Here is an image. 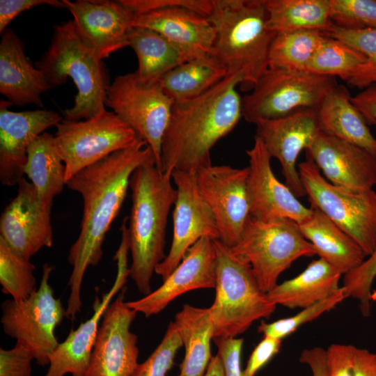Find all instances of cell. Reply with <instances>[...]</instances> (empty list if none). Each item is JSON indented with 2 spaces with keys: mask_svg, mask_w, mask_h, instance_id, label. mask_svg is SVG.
Returning <instances> with one entry per match:
<instances>
[{
  "mask_svg": "<svg viewBox=\"0 0 376 376\" xmlns=\"http://www.w3.org/2000/svg\"><path fill=\"white\" fill-rule=\"evenodd\" d=\"M40 5L65 8L63 1L58 0H1L0 33L2 34L10 22L22 12Z\"/></svg>",
  "mask_w": 376,
  "mask_h": 376,
  "instance_id": "46",
  "label": "cell"
},
{
  "mask_svg": "<svg viewBox=\"0 0 376 376\" xmlns=\"http://www.w3.org/2000/svg\"><path fill=\"white\" fill-rule=\"evenodd\" d=\"M306 152L334 185L355 190L376 186V157L357 146L320 131Z\"/></svg>",
  "mask_w": 376,
  "mask_h": 376,
  "instance_id": "23",
  "label": "cell"
},
{
  "mask_svg": "<svg viewBox=\"0 0 376 376\" xmlns=\"http://www.w3.org/2000/svg\"><path fill=\"white\" fill-rule=\"evenodd\" d=\"M299 362L308 366L313 376H327L325 349L314 347L304 350L299 356Z\"/></svg>",
  "mask_w": 376,
  "mask_h": 376,
  "instance_id": "49",
  "label": "cell"
},
{
  "mask_svg": "<svg viewBox=\"0 0 376 376\" xmlns=\"http://www.w3.org/2000/svg\"><path fill=\"white\" fill-rule=\"evenodd\" d=\"M203 376H224L223 363L218 354L211 358Z\"/></svg>",
  "mask_w": 376,
  "mask_h": 376,
  "instance_id": "51",
  "label": "cell"
},
{
  "mask_svg": "<svg viewBox=\"0 0 376 376\" xmlns=\"http://www.w3.org/2000/svg\"><path fill=\"white\" fill-rule=\"evenodd\" d=\"M310 208L311 214L298 226L317 255L343 275L359 266L366 257L361 246L320 209L312 204Z\"/></svg>",
  "mask_w": 376,
  "mask_h": 376,
  "instance_id": "26",
  "label": "cell"
},
{
  "mask_svg": "<svg viewBox=\"0 0 376 376\" xmlns=\"http://www.w3.org/2000/svg\"><path fill=\"white\" fill-rule=\"evenodd\" d=\"M173 102L159 81H144L134 72L119 75L110 84L105 106L147 143L160 169L162 140Z\"/></svg>",
  "mask_w": 376,
  "mask_h": 376,
  "instance_id": "11",
  "label": "cell"
},
{
  "mask_svg": "<svg viewBox=\"0 0 376 376\" xmlns=\"http://www.w3.org/2000/svg\"><path fill=\"white\" fill-rule=\"evenodd\" d=\"M336 77L307 71L268 68L251 92L242 98V117L256 124L301 109H318L336 86Z\"/></svg>",
  "mask_w": 376,
  "mask_h": 376,
  "instance_id": "9",
  "label": "cell"
},
{
  "mask_svg": "<svg viewBox=\"0 0 376 376\" xmlns=\"http://www.w3.org/2000/svg\"><path fill=\"white\" fill-rule=\"evenodd\" d=\"M52 88L68 77L77 88L73 106L63 111L64 119L82 120L105 109L110 85L107 70L96 52L78 34L72 19L54 27L51 44L37 63Z\"/></svg>",
  "mask_w": 376,
  "mask_h": 376,
  "instance_id": "5",
  "label": "cell"
},
{
  "mask_svg": "<svg viewBox=\"0 0 376 376\" xmlns=\"http://www.w3.org/2000/svg\"><path fill=\"white\" fill-rule=\"evenodd\" d=\"M136 15L167 7H184L205 17L210 13L212 0H120Z\"/></svg>",
  "mask_w": 376,
  "mask_h": 376,
  "instance_id": "43",
  "label": "cell"
},
{
  "mask_svg": "<svg viewBox=\"0 0 376 376\" xmlns=\"http://www.w3.org/2000/svg\"><path fill=\"white\" fill-rule=\"evenodd\" d=\"M173 322L185 350L178 376H203L212 357L210 341L214 327L208 308L185 304L176 313Z\"/></svg>",
  "mask_w": 376,
  "mask_h": 376,
  "instance_id": "30",
  "label": "cell"
},
{
  "mask_svg": "<svg viewBox=\"0 0 376 376\" xmlns=\"http://www.w3.org/2000/svg\"><path fill=\"white\" fill-rule=\"evenodd\" d=\"M326 35L347 44L366 58L347 81L348 84L362 90L376 84V29L347 30L334 25Z\"/></svg>",
  "mask_w": 376,
  "mask_h": 376,
  "instance_id": "37",
  "label": "cell"
},
{
  "mask_svg": "<svg viewBox=\"0 0 376 376\" xmlns=\"http://www.w3.org/2000/svg\"><path fill=\"white\" fill-rule=\"evenodd\" d=\"M232 251L251 265L260 289L267 293L280 275L298 258L316 255L295 221L285 218L260 220L249 217Z\"/></svg>",
  "mask_w": 376,
  "mask_h": 376,
  "instance_id": "7",
  "label": "cell"
},
{
  "mask_svg": "<svg viewBox=\"0 0 376 376\" xmlns=\"http://www.w3.org/2000/svg\"><path fill=\"white\" fill-rule=\"evenodd\" d=\"M171 178L177 190L173 212V240L168 254L155 270L163 281L201 238L219 237L214 215L199 192L196 174L175 170Z\"/></svg>",
  "mask_w": 376,
  "mask_h": 376,
  "instance_id": "14",
  "label": "cell"
},
{
  "mask_svg": "<svg viewBox=\"0 0 376 376\" xmlns=\"http://www.w3.org/2000/svg\"><path fill=\"white\" fill-rule=\"evenodd\" d=\"M352 345L334 343L326 350L327 376H352Z\"/></svg>",
  "mask_w": 376,
  "mask_h": 376,
  "instance_id": "44",
  "label": "cell"
},
{
  "mask_svg": "<svg viewBox=\"0 0 376 376\" xmlns=\"http://www.w3.org/2000/svg\"><path fill=\"white\" fill-rule=\"evenodd\" d=\"M342 275L335 267L319 257L299 274L277 284L267 295L276 306L304 308L337 291L341 287L339 282Z\"/></svg>",
  "mask_w": 376,
  "mask_h": 376,
  "instance_id": "28",
  "label": "cell"
},
{
  "mask_svg": "<svg viewBox=\"0 0 376 376\" xmlns=\"http://www.w3.org/2000/svg\"><path fill=\"white\" fill-rule=\"evenodd\" d=\"M267 27L276 33L319 30L327 34L334 24L329 0H265Z\"/></svg>",
  "mask_w": 376,
  "mask_h": 376,
  "instance_id": "32",
  "label": "cell"
},
{
  "mask_svg": "<svg viewBox=\"0 0 376 376\" xmlns=\"http://www.w3.org/2000/svg\"><path fill=\"white\" fill-rule=\"evenodd\" d=\"M282 340L264 336L257 345L243 370L244 376H255L276 354L281 347Z\"/></svg>",
  "mask_w": 376,
  "mask_h": 376,
  "instance_id": "47",
  "label": "cell"
},
{
  "mask_svg": "<svg viewBox=\"0 0 376 376\" xmlns=\"http://www.w3.org/2000/svg\"><path fill=\"white\" fill-rule=\"evenodd\" d=\"M248 167L210 165L196 173L199 192L212 211L219 240L229 247L240 241L250 214Z\"/></svg>",
  "mask_w": 376,
  "mask_h": 376,
  "instance_id": "13",
  "label": "cell"
},
{
  "mask_svg": "<svg viewBox=\"0 0 376 376\" xmlns=\"http://www.w3.org/2000/svg\"><path fill=\"white\" fill-rule=\"evenodd\" d=\"M326 34L319 30L276 33L270 46L268 68L306 71V66Z\"/></svg>",
  "mask_w": 376,
  "mask_h": 376,
  "instance_id": "34",
  "label": "cell"
},
{
  "mask_svg": "<svg viewBox=\"0 0 376 376\" xmlns=\"http://www.w3.org/2000/svg\"><path fill=\"white\" fill-rule=\"evenodd\" d=\"M125 292L102 316L85 376H132L139 364L137 336L130 331L137 312L127 306Z\"/></svg>",
  "mask_w": 376,
  "mask_h": 376,
  "instance_id": "15",
  "label": "cell"
},
{
  "mask_svg": "<svg viewBox=\"0 0 376 376\" xmlns=\"http://www.w3.org/2000/svg\"><path fill=\"white\" fill-rule=\"evenodd\" d=\"M171 175L155 162L144 164L132 173L130 187L132 207L127 227L132 265L129 276L144 296L151 292L150 280L164 259L166 230L177 190Z\"/></svg>",
  "mask_w": 376,
  "mask_h": 376,
  "instance_id": "3",
  "label": "cell"
},
{
  "mask_svg": "<svg viewBox=\"0 0 376 376\" xmlns=\"http://www.w3.org/2000/svg\"><path fill=\"white\" fill-rule=\"evenodd\" d=\"M150 162H155L152 151L140 139L134 146L107 156L66 182L70 189L81 196L84 205L80 232L68 256L72 271L65 318L75 320L80 312L85 272L89 266L97 265L102 257L105 236L120 210L132 173Z\"/></svg>",
  "mask_w": 376,
  "mask_h": 376,
  "instance_id": "1",
  "label": "cell"
},
{
  "mask_svg": "<svg viewBox=\"0 0 376 376\" xmlns=\"http://www.w3.org/2000/svg\"><path fill=\"white\" fill-rule=\"evenodd\" d=\"M217 253L215 298L208 308L213 338H235L256 320L275 311L267 293L259 288L250 264L219 240H214Z\"/></svg>",
  "mask_w": 376,
  "mask_h": 376,
  "instance_id": "6",
  "label": "cell"
},
{
  "mask_svg": "<svg viewBox=\"0 0 376 376\" xmlns=\"http://www.w3.org/2000/svg\"><path fill=\"white\" fill-rule=\"evenodd\" d=\"M15 197L0 218V237L23 258L30 260L43 247L53 245L51 208L40 201L30 181L24 177Z\"/></svg>",
  "mask_w": 376,
  "mask_h": 376,
  "instance_id": "18",
  "label": "cell"
},
{
  "mask_svg": "<svg viewBox=\"0 0 376 376\" xmlns=\"http://www.w3.org/2000/svg\"><path fill=\"white\" fill-rule=\"evenodd\" d=\"M297 169L311 204L352 237L369 256L376 246V191L334 185L307 157L297 165Z\"/></svg>",
  "mask_w": 376,
  "mask_h": 376,
  "instance_id": "8",
  "label": "cell"
},
{
  "mask_svg": "<svg viewBox=\"0 0 376 376\" xmlns=\"http://www.w3.org/2000/svg\"><path fill=\"white\" fill-rule=\"evenodd\" d=\"M376 278V246L373 251L357 267L344 274L341 286L347 297L359 301L364 317L371 312V288Z\"/></svg>",
  "mask_w": 376,
  "mask_h": 376,
  "instance_id": "40",
  "label": "cell"
},
{
  "mask_svg": "<svg viewBox=\"0 0 376 376\" xmlns=\"http://www.w3.org/2000/svg\"><path fill=\"white\" fill-rule=\"evenodd\" d=\"M352 376H376V354L356 347Z\"/></svg>",
  "mask_w": 376,
  "mask_h": 376,
  "instance_id": "50",
  "label": "cell"
},
{
  "mask_svg": "<svg viewBox=\"0 0 376 376\" xmlns=\"http://www.w3.org/2000/svg\"><path fill=\"white\" fill-rule=\"evenodd\" d=\"M366 61L363 54L334 38L326 36L308 62L306 70L318 75L339 77L347 81Z\"/></svg>",
  "mask_w": 376,
  "mask_h": 376,
  "instance_id": "35",
  "label": "cell"
},
{
  "mask_svg": "<svg viewBox=\"0 0 376 376\" xmlns=\"http://www.w3.org/2000/svg\"><path fill=\"white\" fill-rule=\"evenodd\" d=\"M13 104L0 103V181L2 185H17L24 177L28 148L33 140L63 118L47 109L13 111Z\"/></svg>",
  "mask_w": 376,
  "mask_h": 376,
  "instance_id": "21",
  "label": "cell"
},
{
  "mask_svg": "<svg viewBox=\"0 0 376 376\" xmlns=\"http://www.w3.org/2000/svg\"><path fill=\"white\" fill-rule=\"evenodd\" d=\"M347 88L336 85L318 109L320 131L357 146L376 157V138L353 104Z\"/></svg>",
  "mask_w": 376,
  "mask_h": 376,
  "instance_id": "27",
  "label": "cell"
},
{
  "mask_svg": "<svg viewBox=\"0 0 376 376\" xmlns=\"http://www.w3.org/2000/svg\"><path fill=\"white\" fill-rule=\"evenodd\" d=\"M52 269L49 264L43 265L39 287L29 297L19 301L7 299L1 305L4 332L28 346L41 366L49 364L59 344L55 328L65 317V309L49 283Z\"/></svg>",
  "mask_w": 376,
  "mask_h": 376,
  "instance_id": "12",
  "label": "cell"
},
{
  "mask_svg": "<svg viewBox=\"0 0 376 376\" xmlns=\"http://www.w3.org/2000/svg\"><path fill=\"white\" fill-rule=\"evenodd\" d=\"M34 265L0 237V283L2 292L17 301L27 299L36 288Z\"/></svg>",
  "mask_w": 376,
  "mask_h": 376,
  "instance_id": "36",
  "label": "cell"
},
{
  "mask_svg": "<svg viewBox=\"0 0 376 376\" xmlns=\"http://www.w3.org/2000/svg\"><path fill=\"white\" fill-rule=\"evenodd\" d=\"M63 1L78 34L100 59L128 47L136 14L120 0Z\"/></svg>",
  "mask_w": 376,
  "mask_h": 376,
  "instance_id": "19",
  "label": "cell"
},
{
  "mask_svg": "<svg viewBox=\"0 0 376 376\" xmlns=\"http://www.w3.org/2000/svg\"><path fill=\"white\" fill-rule=\"evenodd\" d=\"M207 17L215 31L214 57L228 75H242V90H251L268 69L276 35L267 27L265 0H212Z\"/></svg>",
  "mask_w": 376,
  "mask_h": 376,
  "instance_id": "4",
  "label": "cell"
},
{
  "mask_svg": "<svg viewBox=\"0 0 376 376\" xmlns=\"http://www.w3.org/2000/svg\"><path fill=\"white\" fill-rule=\"evenodd\" d=\"M240 74L227 75L204 94L174 102L162 145L160 170L196 174L212 164L211 150L242 117V97L237 91Z\"/></svg>",
  "mask_w": 376,
  "mask_h": 376,
  "instance_id": "2",
  "label": "cell"
},
{
  "mask_svg": "<svg viewBox=\"0 0 376 376\" xmlns=\"http://www.w3.org/2000/svg\"><path fill=\"white\" fill-rule=\"evenodd\" d=\"M212 340L217 346V354L223 363L224 376H244L241 368L244 340L236 338H217Z\"/></svg>",
  "mask_w": 376,
  "mask_h": 376,
  "instance_id": "45",
  "label": "cell"
},
{
  "mask_svg": "<svg viewBox=\"0 0 376 376\" xmlns=\"http://www.w3.org/2000/svg\"><path fill=\"white\" fill-rule=\"evenodd\" d=\"M334 24L347 30L376 29V0H329Z\"/></svg>",
  "mask_w": 376,
  "mask_h": 376,
  "instance_id": "39",
  "label": "cell"
},
{
  "mask_svg": "<svg viewBox=\"0 0 376 376\" xmlns=\"http://www.w3.org/2000/svg\"><path fill=\"white\" fill-rule=\"evenodd\" d=\"M121 240L113 257L117 262V274L110 290L102 299H95L93 314L86 322L72 329L65 340L59 343L52 354L49 368L45 376H85L92 350L99 329V323L112 298L125 284L129 276L127 253L130 250L129 235L126 228L121 230Z\"/></svg>",
  "mask_w": 376,
  "mask_h": 376,
  "instance_id": "17",
  "label": "cell"
},
{
  "mask_svg": "<svg viewBox=\"0 0 376 376\" xmlns=\"http://www.w3.org/2000/svg\"><path fill=\"white\" fill-rule=\"evenodd\" d=\"M249 158L248 191L250 214L260 220L277 218L299 224L311 214L288 187L274 175L271 156L261 139L255 135L253 146L246 151Z\"/></svg>",
  "mask_w": 376,
  "mask_h": 376,
  "instance_id": "20",
  "label": "cell"
},
{
  "mask_svg": "<svg viewBox=\"0 0 376 376\" xmlns=\"http://www.w3.org/2000/svg\"><path fill=\"white\" fill-rule=\"evenodd\" d=\"M134 27L155 31L195 58L214 56L215 31L207 17L184 7L136 15Z\"/></svg>",
  "mask_w": 376,
  "mask_h": 376,
  "instance_id": "24",
  "label": "cell"
},
{
  "mask_svg": "<svg viewBox=\"0 0 376 376\" xmlns=\"http://www.w3.org/2000/svg\"><path fill=\"white\" fill-rule=\"evenodd\" d=\"M54 145L65 167L66 182L107 156L134 146L141 138L113 112L106 109L88 119L63 118Z\"/></svg>",
  "mask_w": 376,
  "mask_h": 376,
  "instance_id": "10",
  "label": "cell"
},
{
  "mask_svg": "<svg viewBox=\"0 0 376 376\" xmlns=\"http://www.w3.org/2000/svg\"><path fill=\"white\" fill-rule=\"evenodd\" d=\"M256 134L281 166L285 184L298 197L306 194L297 166L298 156L320 132L318 109H301L283 117L259 120Z\"/></svg>",
  "mask_w": 376,
  "mask_h": 376,
  "instance_id": "16",
  "label": "cell"
},
{
  "mask_svg": "<svg viewBox=\"0 0 376 376\" xmlns=\"http://www.w3.org/2000/svg\"><path fill=\"white\" fill-rule=\"evenodd\" d=\"M226 69L214 56H207L187 61L164 75L159 83L173 101L198 97L224 79Z\"/></svg>",
  "mask_w": 376,
  "mask_h": 376,
  "instance_id": "33",
  "label": "cell"
},
{
  "mask_svg": "<svg viewBox=\"0 0 376 376\" xmlns=\"http://www.w3.org/2000/svg\"><path fill=\"white\" fill-rule=\"evenodd\" d=\"M51 88L42 71L26 56L17 36L6 29L0 42V93L12 104L42 107V95Z\"/></svg>",
  "mask_w": 376,
  "mask_h": 376,
  "instance_id": "25",
  "label": "cell"
},
{
  "mask_svg": "<svg viewBox=\"0 0 376 376\" xmlns=\"http://www.w3.org/2000/svg\"><path fill=\"white\" fill-rule=\"evenodd\" d=\"M182 345L178 331L171 322L161 343L144 362L137 365L132 376H166Z\"/></svg>",
  "mask_w": 376,
  "mask_h": 376,
  "instance_id": "41",
  "label": "cell"
},
{
  "mask_svg": "<svg viewBox=\"0 0 376 376\" xmlns=\"http://www.w3.org/2000/svg\"><path fill=\"white\" fill-rule=\"evenodd\" d=\"M32 351L24 343L17 341L10 350L0 349V376H31Z\"/></svg>",
  "mask_w": 376,
  "mask_h": 376,
  "instance_id": "42",
  "label": "cell"
},
{
  "mask_svg": "<svg viewBox=\"0 0 376 376\" xmlns=\"http://www.w3.org/2000/svg\"><path fill=\"white\" fill-rule=\"evenodd\" d=\"M346 298L345 292L340 287L327 298L302 308L295 315L271 323L262 321L258 327V331L263 334L264 336L282 340L292 334L301 325L313 321L323 313L332 310Z\"/></svg>",
  "mask_w": 376,
  "mask_h": 376,
  "instance_id": "38",
  "label": "cell"
},
{
  "mask_svg": "<svg viewBox=\"0 0 376 376\" xmlns=\"http://www.w3.org/2000/svg\"><path fill=\"white\" fill-rule=\"evenodd\" d=\"M41 203L51 208L54 198L66 185L65 167L58 154L54 136L44 132L31 143L24 167Z\"/></svg>",
  "mask_w": 376,
  "mask_h": 376,
  "instance_id": "31",
  "label": "cell"
},
{
  "mask_svg": "<svg viewBox=\"0 0 376 376\" xmlns=\"http://www.w3.org/2000/svg\"><path fill=\"white\" fill-rule=\"evenodd\" d=\"M128 47L134 50L138 59L135 72L147 82L159 81L178 65L196 58L158 32L146 28L132 29Z\"/></svg>",
  "mask_w": 376,
  "mask_h": 376,
  "instance_id": "29",
  "label": "cell"
},
{
  "mask_svg": "<svg viewBox=\"0 0 376 376\" xmlns=\"http://www.w3.org/2000/svg\"><path fill=\"white\" fill-rule=\"evenodd\" d=\"M213 240L208 237L201 238L160 287L141 299L126 301L127 306L148 318L160 313L174 299L188 291L215 288L217 253Z\"/></svg>",
  "mask_w": 376,
  "mask_h": 376,
  "instance_id": "22",
  "label": "cell"
},
{
  "mask_svg": "<svg viewBox=\"0 0 376 376\" xmlns=\"http://www.w3.org/2000/svg\"><path fill=\"white\" fill-rule=\"evenodd\" d=\"M351 101L368 125H376V84L370 85L352 96Z\"/></svg>",
  "mask_w": 376,
  "mask_h": 376,
  "instance_id": "48",
  "label": "cell"
}]
</instances>
